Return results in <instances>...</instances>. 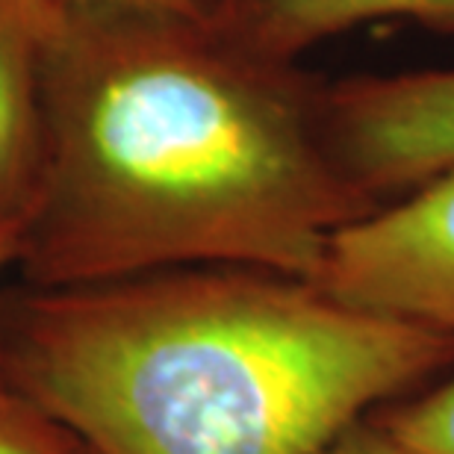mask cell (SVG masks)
<instances>
[{
    "label": "cell",
    "mask_w": 454,
    "mask_h": 454,
    "mask_svg": "<svg viewBox=\"0 0 454 454\" xmlns=\"http://www.w3.org/2000/svg\"><path fill=\"white\" fill-rule=\"evenodd\" d=\"M83 454H92V451H89V449H86V451H83Z\"/></svg>",
    "instance_id": "cell-12"
},
{
    "label": "cell",
    "mask_w": 454,
    "mask_h": 454,
    "mask_svg": "<svg viewBox=\"0 0 454 454\" xmlns=\"http://www.w3.org/2000/svg\"><path fill=\"white\" fill-rule=\"evenodd\" d=\"M62 0H0V224L30 210L44 157L42 74Z\"/></svg>",
    "instance_id": "cell-5"
},
{
    "label": "cell",
    "mask_w": 454,
    "mask_h": 454,
    "mask_svg": "<svg viewBox=\"0 0 454 454\" xmlns=\"http://www.w3.org/2000/svg\"><path fill=\"white\" fill-rule=\"evenodd\" d=\"M210 12L236 44L275 62H298L325 39L387 18L454 35V0H210Z\"/></svg>",
    "instance_id": "cell-6"
},
{
    "label": "cell",
    "mask_w": 454,
    "mask_h": 454,
    "mask_svg": "<svg viewBox=\"0 0 454 454\" xmlns=\"http://www.w3.org/2000/svg\"><path fill=\"white\" fill-rule=\"evenodd\" d=\"M322 454H425L413 449L411 442L395 437L380 419H360L342 431Z\"/></svg>",
    "instance_id": "cell-9"
},
{
    "label": "cell",
    "mask_w": 454,
    "mask_h": 454,
    "mask_svg": "<svg viewBox=\"0 0 454 454\" xmlns=\"http://www.w3.org/2000/svg\"><path fill=\"white\" fill-rule=\"evenodd\" d=\"M325 89L245 51L210 9L62 4L15 262L39 289L195 266L313 280L331 236L378 207L331 148Z\"/></svg>",
    "instance_id": "cell-1"
},
{
    "label": "cell",
    "mask_w": 454,
    "mask_h": 454,
    "mask_svg": "<svg viewBox=\"0 0 454 454\" xmlns=\"http://www.w3.org/2000/svg\"><path fill=\"white\" fill-rule=\"evenodd\" d=\"M313 284L363 310L454 333V166L340 227Z\"/></svg>",
    "instance_id": "cell-3"
},
{
    "label": "cell",
    "mask_w": 454,
    "mask_h": 454,
    "mask_svg": "<svg viewBox=\"0 0 454 454\" xmlns=\"http://www.w3.org/2000/svg\"><path fill=\"white\" fill-rule=\"evenodd\" d=\"M74 434L12 395L0 398V454H83Z\"/></svg>",
    "instance_id": "cell-8"
},
{
    "label": "cell",
    "mask_w": 454,
    "mask_h": 454,
    "mask_svg": "<svg viewBox=\"0 0 454 454\" xmlns=\"http://www.w3.org/2000/svg\"><path fill=\"white\" fill-rule=\"evenodd\" d=\"M380 422L425 454H454V375L413 402L393 407Z\"/></svg>",
    "instance_id": "cell-7"
},
{
    "label": "cell",
    "mask_w": 454,
    "mask_h": 454,
    "mask_svg": "<svg viewBox=\"0 0 454 454\" xmlns=\"http://www.w3.org/2000/svg\"><path fill=\"white\" fill-rule=\"evenodd\" d=\"M454 366V333L266 269L33 286L0 313V389L92 454H322Z\"/></svg>",
    "instance_id": "cell-2"
},
{
    "label": "cell",
    "mask_w": 454,
    "mask_h": 454,
    "mask_svg": "<svg viewBox=\"0 0 454 454\" xmlns=\"http://www.w3.org/2000/svg\"><path fill=\"white\" fill-rule=\"evenodd\" d=\"M18 245H21V222H6L0 224V271H4L9 262L18 260ZM6 393L0 389V398Z\"/></svg>",
    "instance_id": "cell-11"
},
{
    "label": "cell",
    "mask_w": 454,
    "mask_h": 454,
    "mask_svg": "<svg viewBox=\"0 0 454 454\" xmlns=\"http://www.w3.org/2000/svg\"><path fill=\"white\" fill-rule=\"evenodd\" d=\"M62 4L127 9V12H180V15H198L210 9V0H62Z\"/></svg>",
    "instance_id": "cell-10"
},
{
    "label": "cell",
    "mask_w": 454,
    "mask_h": 454,
    "mask_svg": "<svg viewBox=\"0 0 454 454\" xmlns=\"http://www.w3.org/2000/svg\"><path fill=\"white\" fill-rule=\"evenodd\" d=\"M325 130L340 166L378 204L454 166V68L328 80Z\"/></svg>",
    "instance_id": "cell-4"
}]
</instances>
